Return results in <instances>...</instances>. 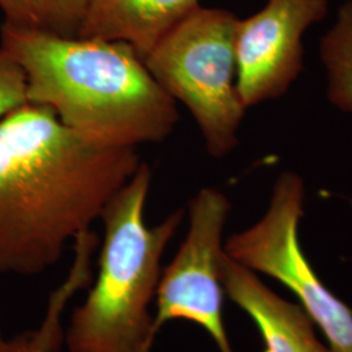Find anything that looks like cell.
Returning a JSON list of instances; mask_svg holds the SVG:
<instances>
[{"label": "cell", "instance_id": "1", "mask_svg": "<svg viewBox=\"0 0 352 352\" xmlns=\"http://www.w3.org/2000/svg\"><path fill=\"white\" fill-rule=\"evenodd\" d=\"M141 164L136 149L77 138L50 109L26 102L0 120V274L38 276L101 219Z\"/></svg>", "mask_w": 352, "mask_h": 352}, {"label": "cell", "instance_id": "2", "mask_svg": "<svg viewBox=\"0 0 352 352\" xmlns=\"http://www.w3.org/2000/svg\"><path fill=\"white\" fill-rule=\"evenodd\" d=\"M0 43L24 74L28 102L50 109L90 145L136 149L174 132L176 102L129 45L6 21Z\"/></svg>", "mask_w": 352, "mask_h": 352}, {"label": "cell", "instance_id": "3", "mask_svg": "<svg viewBox=\"0 0 352 352\" xmlns=\"http://www.w3.org/2000/svg\"><path fill=\"white\" fill-rule=\"evenodd\" d=\"M151 179V166L141 162L102 212L100 274L64 334L69 352L151 351L149 307L162 274L161 258L184 218L179 209L157 226L146 225Z\"/></svg>", "mask_w": 352, "mask_h": 352}, {"label": "cell", "instance_id": "4", "mask_svg": "<svg viewBox=\"0 0 352 352\" xmlns=\"http://www.w3.org/2000/svg\"><path fill=\"white\" fill-rule=\"evenodd\" d=\"M236 23L230 11L199 7L144 59L160 87L188 109L215 158L238 145L247 110L236 89Z\"/></svg>", "mask_w": 352, "mask_h": 352}, {"label": "cell", "instance_id": "5", "mask_svg": "<svg viewBox=\"0 0 352 352\" xmlns=\"http://www.w3.org/2000/svg\"><path fill=\"white\" fill-rule=\"evenodd\" d=\"M304 197L302 179L294 173L282 174L264 217L231 235L225 252L252 272L287 287L324 333L330 352H352V309L325 287L302 252L299 223Z\"/></svg>", "mask_w": 352, "mask_h": 352}, {"label": "cell", "instance_id": "6", "mask_svg": "<svg viewBox=\"0 0 352 352\" xmlns=\"http://www.w3.org/2000/svg\"><path fill=\"white\" fill-rule=\"evenodd\" d=\"M230 209L228 199L218 189H201L189 202L187 236L162 270L155 294V336L167 322L186 320L205 329L219 352H234L222 317L225 289L219 270Z\"/></svg>", "mask_w": 352, "mask_h": 352}, {"label": "cell", "instance_id": "7", "mask_svg": "<svg viewBox=\"0 0 352 352\" xmlns=\"http://www.w3.org/2000/svg\"><path fill=\"white\" fill-rule=\"evenodd\" d=\"M327 12V0H266L235 28L236 89L245 109L287 91L302 72L304 32Z\"/></svg>", "mask_w": 352, "mask_h": 352}, {"label": "cell", "instance_id": "8", "mask_svg": "<svg viewBox=\"0 0 352 352\" xmlns=\"http://www.w3.org/2000/svg\"><path fill=\"white\" fill-rule=\"evenodd\" d=\"M219 270L225 294L260 330L264 352H330L317 340L314 322L300 305L278 296L254 272L232 260L226 252Z\"/></svg>", "mask_w": 352, "mask_h": 352}, {"label": "cell", "instance_id": "9", "mask_svg": "<svg viewBox=\"0 0 352 352\" xmlns=\"http://www.w3.org/2000/svg\"><path fill=\"white\" fill-rule=\"evenodd\" d=\"M199 7V0H88L76 37L123 42L144 60Z\"/></svg>", "mask_w": 352, "mask_h": 352}, {"label": "cell", "instance_id": "10", "mask_svg": "<svg viewBox=\"0 0 352 352\" xmlns=\"http://www.w3.org/2000/svg\"><path fill=\"white\" fill-rule=\"evenodd\" d=\"M320 52L329 76V100L342 111L352 113V0L340 7Z\"/></svg>", "mask_w": 352, "mask_h": 352}, {"label": "cell", "instance_id": "11", "mask_svg": "<svg viewBox=\"0 0 352 352\" xmlns=\"http://www.w3.org/2000/svg\"><path fill=\"white\" fill-rule=\"evenodd\" d=\"M64 304L52 300L49 304L47 314L36 330L23 331L11 340H4L1 352H58L63 342L62 315Z\"/></svg>", "mask_w": 352, "mask_h": 352}, {"label": "cell", "instance_id": "12", "mask_svg": "<svg viewBox=\"0 0 352 352\" xmlns=\"http://www.w3.org/2000/svg\"><path fill=\"white\" fill-rule=\"evenodd\" d=\"M0 10L6 23L47 29L62 34L49 0H0Z\"/></svg>", "mask_w": 352, "mask_h": 352}, {"label": "cell", "instance_id": "13", "mask_svg": "<svg viewBox=\"0 0 352 352\" xmlns=\"http://www.w3.org/2000/svg\"><path fill=\"white\" fill-rule=\"evenodd\" d=\"M26 102L24 74L0 43V120Z\"/></svg>", "mask_w": 352, "mask_h": 352}, {"label": "cell", "instance_id": "14", "mask_svg": "<svg viewBox=\"0 0 352 352\" xmlns=\"http://www.w3.org/2000/svg\"><path fill=\"white\" fill-rule=\"evenodd\" d=\"M60 26L62 36L74 37L88 0H49Z\"/></svg>", "mask_w": 352, "mask_h": 352}, {"label": "cell", "instance_id": "15", "mask_svg": "<svg viewBox=\"0 0 352 352\" xmlns=\"http://www.w3.org/2000/svg\"><path fill=\"white\" fill-rule=\"evenodd\" d=\"M3 342H4V340H3V337H1V330H0V352H1V344H3Z\"/></svg>", "mask_w": 352, "mask_h": 352}]
</instances>
